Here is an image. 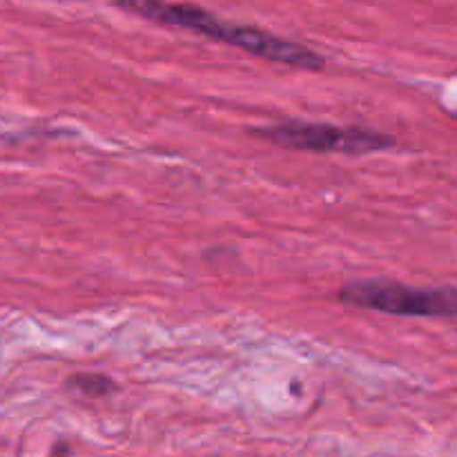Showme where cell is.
<instances>
[{"mask_svg": "<svg viewBox=\"0 0 457 457\" xmlns=\"http://www.w3.org/2000/svg\"><path fill=\"white\" fill-rule=\"evenodd\" d=\"M114 4L132 16L159 22V25L177 27V29L195 31L205 38L221 40V43L239 47L244 52L254 54L266 61L281 62V65L299 67V70L320 71L324 70V56L315 49L306 47L295 40L281 38L266 29H257L250 25L221 21L212 12L196 7L190 3H170V0H114Z\"/></svg>", "mask_w": 457, "mask_h": 457, "instance_id": "obj_1", "label": "cell"}, {"mask_svg": "<svg viewBox=\"0 0 457 457\" xmlns=\"http://www.w3.org/2000/svg\"><path fill=\"white\" fill-rule=\"evenodd\" d=\"M254 134L270 143L290 150L308 152H344V154H364V152L386 150L395 145V138L386 134L361 128H337L326 123H277L272 128L254 129Z\"/></svg>", "mask_w": 457, "mask_h": 457, "instance_id": "obj_3", "label": "cell"}, {"mask_svg": "<svg viewBox=\"0 0 457 457\" xmlns=\"http://www.w3.org/2000/svg\"><path fill=\"white\" fill-rule=\"evenodd\" d=\"M67 386L74 388V391L80 393V395L94 397V400H96V397H105V395H110V393L116 391L114 382H112L107 375H98V373L74 375V378H70Z\"/></svg>", "mask_w": 457, "mask_h": 457, "instance_id": "obj_4", "label": "cell"}, {"mask_svg": "<svg viewBox=\"0 0 457 457\" xmlns=\"http://www.w3.org/2000/svg\"><path fill=\"white\" fill-rule=\"evenodd\" d=\"M346 306L404 317H457V288H413L386 279L351 281L337 293Z\"/></svg>", "mask_w": 457, "mask_h": 457, "instance_id": "obj_2", "label": "cell"}]
</instances>
